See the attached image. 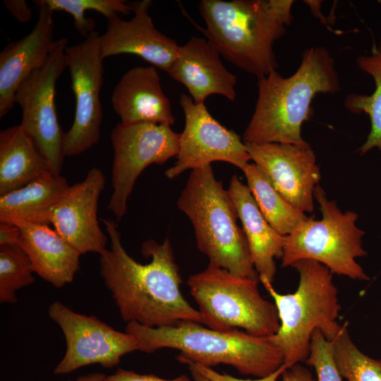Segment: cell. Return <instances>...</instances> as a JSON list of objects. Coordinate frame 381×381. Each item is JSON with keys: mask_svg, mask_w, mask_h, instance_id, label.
Here are the masks:
<instances>
[{"mask_svg": "<svg viewBox=\"0 0 381 381\" xmlns=\"http://www.w3.org/2000/svg\"><path fill=\"white\" fill-rule=\"evenodd\" d=\"M52 172L20 125L0 132V196Z\"/></svg>", "mask_w": 381, "mask_h": 381, "instance_id": "obj_23", "label": "cell"}, {"mask_svg": "<svg viewBox=\"0 0 381 381\" xmlns=\"http://www.w3.org/2000/svg\"><path fill=\"white\" fill-rule=\"evenodd\" d=\"M242 171L263 217L281 235L292 233L309 218L281 195L268 176L255 164L249 163Z\"/></svg>", "mask_w": 381, "mask_h": 381, "instance_id": "obj_24", "label": "cell"}, {"mask_svg": "<svg viewBox=\"0 0 381 381\" xmlns=\"http://www.w3.org/2000/svg\"><path fill=\"white\" fill-rule=\"evenodd\" d=\"M69 186L65 177L49 172L0 196V222L49 226L54 208Z\"/></svg>", "mask_w": 381, "mask_h": 381, "instance_id": "obj_22", "label": "cell"}, {"mask_svg": "<svg viewBox=\"0 0 381 381\" xmlns=\"http://www.w3.org/2000/svg\"><path fill=\"white\" fill-rule=\"evenodd\" d=\"M21 229L19 226L0 222V246L20 245Z\"/></svg>", "mask_w": 381, "mask_h": 381, "instance_id": "obj_33", "label": "cell"}, {"mask_svg": "<svg viewBox=\"0 0 381 381\" xmlns=\"http://www.w3.org/2000/svg\"><path fill=\"white\" fill-rule=\"evenodd\" d=\"M185 364L188 366L190 370H194L200 373L210 381H277L278 378L282 376V373L288 368L285 364H283L277 370L265 377H259L255 380H243L225 373H219L210 367L202 365L193 362L188 361L185 363Z\"/></svg>", "mask_w": 381, "mask_h": 381, "instance_id": "obj_30", "label": "cell"}, {"mask_svg": "<svg viewBox=\"0 0 381 381\" xmlns=\"http://www.w3.org/2000/svg\"><path fill=\"white\" fill-rule=\"evenodd\" d=\"M110 248L99 254V273L126 322L148 327L176 325L181 322L202 324L198 310L181 291V277L168 237L162 243L147 240L142 253L147 264L135 261L126 251L116 223L102 219Z\"/></svg>", "mask_w": 381, "mask_h": 381, "instance_id": "obj_1", "label": "cell"}, {"mask_svg": "<svg viewBox=\"0 0 381 381\" xmlns=\"http://www.w3.org/2000/svg\"><path fill=\"white\" fill-rule=\"evenodd\" d=\"M20 228L19 246L28 254L35 273L58 289L72 282L80 270L81 254L48 225Z\"/></svg>", "mask_w": 381, "mask_h": 381, "instance_id": "obj_21", "label": "cell"}, {"mask_svg": "<svg viewBox=\"0 0 381 381\" xmlns=\"http://www.w3.org/2000/svg\"><path fill=\"white\" fill-rule=\"evenodd\" d=\"M259 282L209 264L189 277L187 284L207 327L241 328L255 336L271 337L279 328V319L274 303L261 296Z\"/></svg>", "mask_w": 381, "mask_h": 381, "instance_id": "obj_8", "label": "cell"}, {"mask_svg": "<svg viewBox=\"0 0 381 381\" xmlns=\"http://www.w3.org/2000/svg\"><path fill=\"white\" fill-rule=\"evenodd\" d=\"M134 16L124 20L116 16L108 20L106 32L99 35L102 56L130 54L168 73L177 56L176 41L155 27L148 13L152 1L131 4Z\"/></svg>", "mask_w": 381, "mask_h": 381, "instance_id": "obj_16", "label": "cell"}, {"mask_svg": "<svg viewBox=\"0 0 381 381\" xmlns=\"http://www.w3.org/2000/svg\"><path fill=\"white\" fill-rule=\"evenodd\" d=\"M126 332L136 340L138 350L152 353L169 348L180 351L179 362L207 367L229 365L243 375L265 377L284 364V357L270 337H258L238 329L218 331L195 322L148 327L127 323Z\"/></svg>", "mask_w": 381, "mask_h": 381, "instance_id": "obj_4", "label": "cell"}, {"mask_svg": "<svg viewBox=\"0 0 381 381\" xmlns=\"http://www.w3.org/2000/svg\"><path fill=\"white\" fill-rule=\"evenodd\" d=\"M168 74L187 88L195 104L204 103L211 95L236 99V75L224 67L219 52L205 38L193 36L179 46Z\"/></svg>", "mask_w": 381, "mask_h": 381, "instance_id": "obj_18", "label": "cell"}, {"mask_svg": "<svg viewBox=\"0 0 381 381\" xmlns=\"http://www.w3.org/2000/svg\"><path fill=\"white\" fill-rule=\"evenodd\" d=\"M67 381H107V375L100 373H92L80 376L74 380Z\"/></svg>", "mask_w": 381, "mask_h": 381, "instance_id": "obj_35", "label": "cell"}, {"mask_svg": "<svg viewBox=\"0 0 381 381\" xmlns=\"http://www.w3.org/2000/svg\"><path fill=\"white\" fill-rule=\"evenodd\" d=\"M282 378V381H316L309 369L301 363L288 368Z\"/></svg>", "mask_w": 381, "mask_h": 381, "instance_id": "obj_34", "label": "cell"}, {"mask_svg": "<svg viewBox=\"0 0 381 381\" xmlns=\"http://www.w3.org/2000/svg\"><path fill=\"white\" fill-rule=\"evenodd\" d=\"M53 11H61L71 14L77 31L85 38L95 31V22L85 16L87 10L96 11L109 20L121 13L128 15L133 11L131 4L122 0H39Z\"/></svg>", "mask_w": 381, "mask_h": 381, "instance_id": "obj_28", "label": "cell"}, {"mask_svg": "<svg viewBox=\"0 0 381 381\" xmlns=\"http://www.w3.org/2000/svg\"><path fill=\"white\" fill-rule=\"evenodd\" d=\"M62 37L42 66L34 70L18 86L15 103L22 109L20 124L47 161L52 174L61 175L64 159V138L56 106V84L67 68L66 48Z\"/></svg>", "mask_w": 381, "mask_h": 381, "instance_id": "obj_9", "label": "cell"}, {"mask_svg": "<svg viewBox=\"0 0 381 381\" xmlns=\"http://www.w3.org/2000/svg\"><path fill=\"white\" fill-rule=\"evenodd\" d=\"M190 372L194 381H210L207 377L196 371L190 370Z\"/></svg>", "mask_w": 381, "mask_h": 381, "instance_id": "obj_36", "label": "cell"}, {"mask_svg": "<svg viewBox=\"0 0 381 381\" xmlns=\"http://www.w3.org/2000/svg\"><path fill=\"white\" fill-rule=\"evenodd\" d=\"M179 102L185 116V126L180 133L177 160L165 171L168 179L214 162L230 163L241 170L250 163L243 140L215 120L204 103L195 104L186 94L181 95Z\"/></svg>", "mask_w": 381, "mask_h": 381, "instance_id": "obj_13", "label": "cell"}, {"mask_svg": "<svg viewBox=\"0 0 381 381\" xmlns=\"http://www.w3.org/2000/svg\"><path fill=\"white\" fill-rule=\"evenodd\" d=\"M99 35L94 31L80 43L66 48L75 109L73 124L64 133L65 157L84 152L100 138L103 112L99 93L103 83L104 59Z\"/></svg>", "mask_w": 381, "mask_h": 381, "instance_id": "obj_11", "label": "cell"}, {"mask_svg": "<svg viewBox=\"0 0 381 381\" xmlns=\"http://www.w3.org/2000/svg\"><path fill=\"white\" fill-rule=\"evenodd\" d=\"M357 65L361 71L371 75L375 89L370 95L349 94L344 101L346 109L354 114L365 113L370 120V131L365 143L359 147L360 155L377 148L381 152V37L371 53L358 57Z\"/></svg>", "mask_w": 381, "mask_h": 381, "instance_id": "obj_25", "label": "cell"}, {"mask_svg": "<svg viewBox=\"0 0 381 381\" xmlns=\"http://www.w3.org/2000/svg\"><path fill=\"white\" fill-rule=\"evenodd\" d=\"M332 341L337 368L347 381H381V358L361 351L351 339L348 323L339 324L327 338Z\"/></svg>", "mask_w": 381, "mask_h": 381, "instance_id": "obj_26", "label": "cell"}, {"mask_svg": "<svg viewBox=\"0 0 381 381\" xmlns=\"http://www.w3.org/2000/svg\"><path fill=\"white\" fill-rule=\"evenodd\" d=\"M177 206L191 222L197 247L209 264L259 280L236 207L211 165L191 170Z\"/></svg>", "mask_w": 381, "mask_h": 381, "instance_id": "obj_5", "label": "cell"}, {"mask_svg": "<svg viewBox=\"0 0 381 381\" xmlns=\"http://www.w3.org/2000/svg\"><path fill=\"white\" fill-rule=\"evenodd\" d=\"M39 16L32 31L7 44L0 53V118L13 107L16 92L22 81L42 66L58 44L54 40V11L39 0L34 1Z\"/></svg>", "mask_w": 381, "mask_h": 381, "instance_id": "obj_17", "label": "cell"}, {"mask_svg": "<svg viewBox=\"0 0 381 381\" xmlns=\"http://www.w3.org/2000/svg\"><path fill=\"white\" fill-rule=\"evenodd\" d=\"M32 262L19 245L0 246V302H17L16 291L35 282Z\"/></svg>", "mask_w": 381, "mask_h": 381, "instance_id": "obj_27", "label": "cell"}, {"mask_svg": "<svg viewBox=\"0 0 381 381\" xmlns=\"http://www.w3.org/2000/svg\"><path fill=\"white\" fill-rule=\"evenodd\" d=\"M305 363L314 368L316 381H342L334 360L333 344L319 329L312 335L308 356Z\"/></svg>", "mask_w": 381, "mask_h": 381, "instance_id": "obj_29", "label": "cell"}, {"mask_svg": "<svg viewBox=\"0 0 381 381\" xmlns=\"http://www.w3.org/2000/svg\"><path fill=\"white\" fill-rule=\"evenodd\" d=\"M314 198L322 218L309 217L295 231L284 236L281 266L291 267L298 260H311L332 274L368 281V275L356 260L367 255L363 244L365 231L356 224L358 214L341 211L320 185L315 188Z\"/></svg>", "mask_w": 381, "mask_h": 381, "instance_id": "obj_7", "label": "cell"}, {"mask_svg": "<svg viewBox=\"0 0 381 381\" xmlns=\"http://www.w3.org/2000/svg\"><path fill=\"white\" fill-rule=\"evenodd\" d=\"M292 0H202L197 26L227 61L258 78L277 70L274 42L292 20Z\"/></svg>", "mask_w": 381, "mask_h": 381, "instance_id": "obj_3", "label": "cell"}, {"mask_svg": "<svg viewBox=\"0 0 381 381\" xmlns=\"http://www.w3.org/2000/svg\"><path fill=\"white\" fill-rule=\"evenodd\" d=\"M4 4L9 13L21 23L29 22L32 17V9L24 0H5Z\"/></svg>", "mask_w": 381, "mask_h": 381, "instance_id": "obj_32", "label": "cell"}, {"mask_svg": "<svg viewBox=\"0 0 381 381\" xmlns=\"http://www.w3.org/2000/svg\"><path fill=\"white\" fill-rule=\"evenodd\" d=\"M291 267L299 275L292 294H280L270 282L260 281L273 298L279 319V328L270 339L288 368L306 361L317 329L326 338L334 333L341 309L333 274L327 267L311 260H298Z\"/></svg>", "mask_w": 381, "mask_h": 381, "instance_id": "obj_6", "label": "cell"}, {"mask_svg": "<svg viewBox=\"0 0 381 381\" xmlns=\"http://www.w3.org/2000/svg\"><path fill=\"white\" fill-rule=\"evenodd\" d=\"M111 100L123 125L153 123L171 126L175 122L159 73L153 66L127 71L114 87Z\"/></svg>", "mask_w": 381, "mask_h": 381, "instance_id": "obj_19", "label": "cell"}, {"mask_svg": "<svg viewBox=\"0 0 381 381\" xmlns=\"http://www.w3.org/2000/svg\"><path fill=\"white\" fill-rule=\"evenodd\" d=\"M107 381H191L186 375H181L176 378L167 380L152 374L143 375L132 370L118 368L112 375L107 376Z\"/></svg>", "mask_w": 381, "mask_h": 381, "instance_id": "obj_31", "label": "cell"}, {"mask_svg": "<svg viewBox=\"0 0 381 381\" xmlns=\"http://www.w3.org/2000/svg\"><path fill=\"white\" fill-rule=\"evenodd\" d=\"M105 183L102 170L91 168L83 181L69 186L52 212L50 222L56 231L81 255L100 254L106 249L107 237L97 219Z\"/></svg>", "mask_w": 381, "mask_h": 381, "instance_id": "obj_15", "label": "cell"}, {"mask_svg": "<svg viewBox=\"0 0 381 381\" xmlns=\"http://www.w3.org/2000/svg\"><path fill=\"white\" fill-rule=\"evenodd\" d=\"M111 142L114 150L111 169L113 192L107 208L117 221L127 213V203L134 184L150 164H162L179 150L180 133L166 124L138 123L113 128Z\"/></svg>", "mask_w": 381, "mask_h": 381, "instance_id": "obj_10", "label": "cell"}, {"mask_svg": "<svg viewBox=\"0 0 381 381\" xmlns=\"http://www.w3.org/2000/svg\"><path fill=\"white\" fill-rule=\"evenodd\" d=\"M254 112L243 133L245 143L302 145L301 126L311 115L318 94L339 90L334 61L325 47H312L302 54L296 71L284 78L277 70L258 78Z\"/></svg>", "mask_w": 381, "mask_h": 381, "instance_id": "obj_2", "label": "cell"}, {"mask_svg": "<svg viewBox=\"0 0 381 381\" xmlns=\"http://www.w3.org/2000/svg\"><path fill=\"white\" fill-rule=\"evenodd\" d=\"M250 159L270 179L281 195L303 213L314 210V192L321 175L308 143H245Z\"/></svg>", "mask_w": 381, "mask_h": 381, "instance_id": "obj_14", "label": "cell"}, {"mask_svg": "<svg viewBox=\"0 0 381 381\" xmlns=\"http://www.w3.org/2000/svg\"><path fill=\"white\" fill-rule=\"evenodd\" d=\"M48 314L61 329L66 343V353L54 370L55 375L95 363L112 368L122 356L138 350L137 341L129 333L117 331L95 316L75 313L60 301L50 305Z\"/></svg>", "mask_w": 381, "mask_h": 381, "instance_id": "obj_12", "label": "cell"}, {"mask_svg": "<svg viewBox=\"0 0 381 381\" xmlns=\"http://www.w3.org/2000/svg\"><path fill=\"white\" fill-rule=\"evenodd\" d=\"M228 193L236 207L259 281L273 282L277 267L274 259L282 255L284 236L263 217L248 186L232 176Z\"/></svg>", "mask_w": 381, "mask_h": 381, "instance_id": "obj_20", "label": "cell"}]
</instances>
